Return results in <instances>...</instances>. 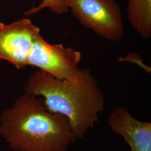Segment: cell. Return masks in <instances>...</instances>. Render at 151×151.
Wrapping results in <instances>:
<instances>
[{
  "mask_svg": "<svg viewBox=\"0 0 151 151\" xmlns=\"http://www.w3.org/2000/svg\"><path fill=\"white\" fill-rule=\"evenodd\" d=\"M130 25L141 38H151V0H128L127 6Z\"/></svg>",
  "mask_w": 151,
  "mask_h": 151,
  "instance_id": "7",
  "label": "cell"
},
{
  "mask_svg": "<svg viewBox=\"0 0 151 151\" xmlns=\"http://www.w3.org/2000/svg\"><path fill=\"white\" fill-rule=\"evenodd\" d=\"M39 27L30 19L23 18L9 24L0 22V60L14 65L19 70L27 66V60Z\"/></svg>",
  "mask_w": 151,
  "mask_h": 151,
  "instance_id": "5",
  "label": "cell"
},
{
  "mask_svg": "<svg viewBox=\"0 0 151 151\" xmlns=\"http://www.w3.org/2000/svg\"><path fill=\"white\" fill-rule=\"evenodd\" d=\"M81 58V52L75 48L49 43L40 33L33 40L27 66L35 67L58 80L77 81L82 72L78 66Z\"/></svg>",
  "mask_w": 151,
  "mask_h": 151,
  "instance_id": "4",
  "label": "cell"
},
{
  "mask_svg": "<svg viewBox=\"0 0 151 151\" xmlns=\"http://www.w3.org/2000/svg\"><path fill=\"white\" fill-rule=\"evenodd\" d=\"M24 91L43 98L50 111L68 119L76 140L94 127L105 107L103 91L87 67L77 81L58 80L38 69L28 77Z\"/></svg>",
  "mask_w": 151,
  "mask_h": 151,
  "instance_id": "2",
  "label": "cell"
},
{
  "mask_svg": "<svg viewBox=\"0 0 151 151\" xmlns=\"http://www.w3.org/2000/svg\"><path fill=\"white\" fill-rule=\"evenodd\" d=\"M111 131L123 137L130 151H151V123L134 118L127 108H115L108 117Z\"/></svg>",
  "mask_w": 151,
  "mask_h": 151,
  "instance_id": "6",
  "label": "cell"
},
{
  "mask_svg": "<svg viewBox=\"0 0 151 151\" xmlns=\"http://www.w3.org/2000/svg\"><path fill=\"white\" fill-rule=\"evenodd\" d=\"M0 136L14 151H67L76 140L68 119L25 91L0 114Z\"/></svg>",
  "mask_w": 151,
  "mask_h": 151,
  "instance_id": "1",
  "label": "cell"
},
{
  "mask_svg": "<svg viewBox=\"0 0 151 151\" xmlns=\"http://www.w3.org/2000/svg\"><path fill=\"white\" fill-rule=\"evenodd\" d=\"M72 15L99 37L110 42L123 38L122 12L115 0H65Z\"/></svg>",
  "mask_w": 151,
  "mask_h": 151,
  "instance_id": "3",
  "label": "cell"
},
{
  "mask_svg": "<svg viewBox=\"0 0 151 151\" xmlns=\"http://www.w3.org/2000/svg\"><path fill=\"white\" fill-rule=\"evenodd\" d=\"M65 2V0H42L39 5L25 11L24 15L26 16L35 15L44 9H48L57 14H63L69 11Z\"/></svg>",
  "mask_w": 151,
  "mask_h": 151,
  "instance_id": "8",
  "label": "cell"
}]
</instances>
